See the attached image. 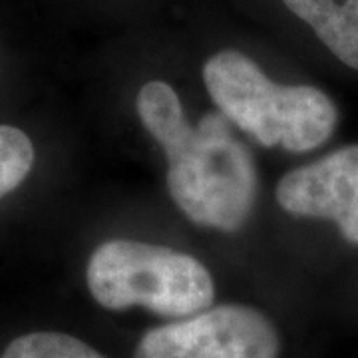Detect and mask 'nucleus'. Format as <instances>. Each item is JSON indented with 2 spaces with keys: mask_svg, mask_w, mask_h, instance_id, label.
Wrapping results in <instances>:
<instances>
[{
  "mask_svg": "<svg viewBox=\"0 0 358 358\" xmlns=\"http://www.w3.org/2000/svg\"><path fill=\"white\" fill-rule=\"evenodd\" d=\"M143 128L167 155V189L193 223L235 233L253 211L257 173L251 152L231 131L223 114L192 126L176 90L148 82L136 100Z\"/></svg>",
  "mask_w": 358,
  "mask_h": 358,
  "instance_id": "obj_1",
  "label": "nucleus"
},
{
  "mask_svg": "<svg viewBox=\"0 0 358 358\" xmlns=\"http://www.w3.org/2000/svg\"><path fill=\"white\" fill-rule=\"evenodd\" d=\"M205 86L221 114L265 148L305 154L333 136L338 112L315 86H281L243 52L223 50L203 66Z\"/></svg>",
  "mask_w": 358,
  "mask_h": 358,
  "instance_id": "obj_2",
  "label": "nucleus"
},
{
  "mask_svg": "<svg viewBox=\"0 0 358 358\" xmlns=\"http://www.w3.org/2000/svg\"><path fill=\"white\" fill-rule=\"evenodd\" d=\"M86 281L108 310L143 307L166 319H189L215 299L213 279L197 259L129 239L100 245L90 257Z\"/></svg>",
  "mask_w": 358,
  "mask_h": 358,
  "instance_id": "obj_3",
  "label": "nucleus"
},
{
  "mask_svg": "<svg viewBox=\"0 0 358 358\" xmlns=\"http://www.w3.org/2000/svg\"><path fill=\"white\" fill-rule=\"evenodd\" d=\"M279 334L257 308L219 305L141 336L134 358H277Z\"/></svg>",
  "mask_w": 358,
  "mask_h": 358,
  "instance_id": "obj_4",
  "label": "nucleus"
},
{
  "mask_svg": "<svg viewBox=\"0 0 358 358\" xmlns=\"http://www.w3.org/2000/svg\"><path fill=\"white\" fill-rule=\"evenodd\" d=\"M277 201L296 217L333 221L346 243L358 247V143L282 176Z\"/></svg>",
  "mask_w": 358,
  "mask_h": 358,
  "instance_id": "obj_5",
  "label": "nucleus"
},
{
  "mask_svg": "<svg viewBox=\"0 0 358 358\" xmlns=\"http://www.w3.org/2000/svg\"><path fill=\"white\" fill-rule=\"evenodd\" d=\"M305 20L320 42L343 62L358 70V0H282Z\"/></svg>",
  "mask_w": 358,
  "mask_h": 358,
  "instance_id": "obj_6",
  "label": "nucleus"
},
{
  "mask_svg": "<svg viewBox=\"0 0 358 358\" xmlns=\"http://www.w3.org/2000/svg\"><path fill=\"white\" fill-rule=\"evenodd\" d=\"M0 358H106L96 348L64 333H30L14 338Z\"/></svg>",
  "mask_w": 358,
  "mask_h": 358,
  "instance_id": "obj_7",
  "label": "nucleus"
},
{
  "mask_svg": "<svg viewBox=\"0 0 358 358\" xmlns=\"http://www.w3.org/2000/svg\"><path fill=\"white\" fill-rule=\"evenodd\" d=\"M34 164L32 141L22 129L0 126V199L13 193Z\"/></svg>",
  "mask_w": 358,
  "mask_h": 358,
  "instance_id": "obj_8",
  "label": "nucleus"
}]
</instances>
